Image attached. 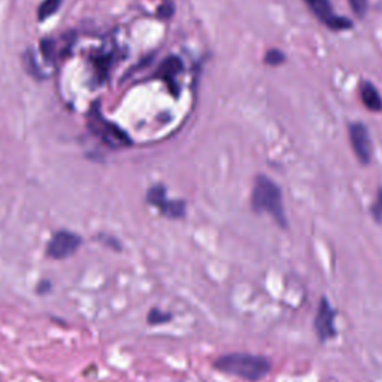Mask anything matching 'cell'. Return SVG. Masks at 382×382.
Here are the masks:
<instances>
[{
  "label": "cell",
  "instance_id": "obj_1",
  "mask_svg": "<svg viewBox=\"0 0 382 382\" xmlns=\"http://www.w3.org/2000/svg\"><path fill=\"white\" fill-rule=\"evenodd\" d=\"M251 206L254 212L267 214L275 220L281 229L289 227V218H286L282 191L279 185L267 178L266 175H259L254 182V188L251 193Z\"/></svg>",
  "mask_w": 382,
  "mask_h": 382
},
{
  "label": "cell",
  "instance_id": "obj_2",
  "mask_svg": "<svg viewBox=\"0 0 382 382\" xmlns=\"http://www.w3.org/2000/svg\"><path fill=\"white\" fill-rule=\"evenodd\" d=\"M214 366L217 371L222 373L233 375L251 382L263 379L270 372V369H272V364H270L269 358L247 353H233L222 356L214 363Z\"/></svg>",
  "mask_w": 382,
  "mask_h": 382
},
{
  "label": "cell",
  "instance_id": "obj_3",
  "mask_svg": "<svg viewBox=\"0 0 382 382\" xmlns=\"http://www.w3.org/2000/svg\"><path fill=\"white\" fill-rule=\"evenodd\" d=\"M88 125L93 130V133L98 135L109 147L123 148V147H129L132 143L130 138L127 136L120 127L106 121L98 109L91 110V114L88 117Z\"/></svg>",
  "mask_w": 382,
  "mask_h": 382
},
{
  "label": "cell",
  "instance_id": "obj_4",
  "mask_svg": "<svg viewBox=\"0 0 382 382\" xmlns=\"http://www.w3.org/2000/svg\"><path fill=\"white\" fill-rule=\"evenodd\" d=\"M314 327L318 339L321 342L336 338V311L331 308L327 297H321L320 300V306H318L314 320Z\"/></svg>",
  "mask_w": 382,
  "mask_h": 382
},
{
  "label": "cell",
  "instance_id": "obj_5",
  "mask_svg": "<svg viewBox=\"0 0 382 382\" xmlns=\"http://www.w3.org/2000/svg\"><path fill=\"white\" fill-rule=\"evenodd\" d=\"M81 242H83L81 237L78 234L69 230H60L54 233L51 241L48 242L46 256L56 260L66 259L72 256V254L79 248V245H81Z\"/></svg>",
  "mask_w": 382,
  "mask_h": 382
},
{
  "label": "cell",
  "instance_id": "obj_6",
  "mask_svg": "<svg viewBox=\"0 0 382 382\" xmlns=\"http://www.w3.org/2000/svg\"><path fill=\"white\" fill-rule=\"evenodd\" d=\"M349 142H351L353 151L357 160L361 165H369L372 160V139L369 135L368 127L363 123H353L348 127Z\"/></svg>",
  "mask_w": 382,
  "mask_h": 382
},
{
  "label": "cell",
  "instance_id": "obj_7",
  "mask_svg": "<svg viewBox=\"0 0 382 382\" xmlns=\"http://www.w3.org/2000/svg\"><path fill=\"white\" fill-rule=\"evenodd\" d=\"M147 200L167 218H182L185 215V203L182 200H169L166 188L160 184L148 190Z\"/></svg>",
  "mask_w": 382,
  "mask_h": 382
},
{
  "label": "cell",
  "instance_id": "obj_8",
  "mask_svg": "<svg viewBox=\"0 0 382 382\" xmlns=\"http://www.w3.org/2000/svg\"><path fill=\"white\" fill-rule=\"evenodd\" d=\"M305 2L315 17L320 21L326 23V26H329L330 29L345 30L351 27V21L344 17H338V15L333 12L330 0H305Z\"/></svg>",
  "mask_w": 382,
  "mask_h": 382
},
{
  "label": "cell",
  "instance_id": "obj_9",
  "mask_svg": "<svg viewBox=\"0 0 382 382\" xmlns=\"http://www.w3.org/2000/svg\"><path fill=\"white\" fill-rule=\"evenodd\" d=\"M360 96H361V102L369 110H373V113H379V110H382V100L379 98L376 88L371 83L361 84Z\"/></svg>",
  "mask_w": 382,
  "mask_h": 382
},
{
  "label": "cell",
  "instance_id": "obj_10",
  "mask_svg": "<svg viewBox=\"0 0 382 382\" xmlns=\"http://www.w3.org/2000/svg\"><path fill=\"white\" fill-rule=\"evenodd\" d=\"M182 69V63L177 57H169L163 61V65L160 66V75L165 81L169 83V86H175V76H177Z\"/></svg>",
  "mask_w": 382,
  "mask_h": 382
},
{
  "label": "cell",
  "instance_id": "obj_11",
  "mask_svg": "<svg viewBox=\"0 0 382 382\" xmlns=\"http://www.w3.org/2000/svg\"><path fill=\"white\" fill-rule=\"evenodd\" d=\"M61 4H63V0H43L42 5L38 9L39 20L42 21V20L50 19L51 15H54L60 9Z\"/></svg>",
  "mask_w": 382,
  "mask_h": 382
},
{
  "label": "cell",
  "instance_id": "obj_12",
  "mask_svg": "<svg viewBox=\"0 0 382 382\" xmlns=\"http://www.w3.org/2000/svg\"><path fill=\"white\" fill-rule=\"evenodd\" d=\"M371 214L376 222H382V187H379L376 197L371 205Z\"/></svg>",
  "mask_w": 382,
  "mask_h": 382
},
{
  "label": "cell",
  "instance_id": "obj_13",
  "mask_svg": "<svg viewBox=\"0 0 382 382\" xmlns=\"http://www.w3.org/2000/svg\"><path fill=\"white\" fill-rule=\"evenodd\" d=\"M170 318H172L170 314H165V312L158 311V309H153V311L148 314V323H150V324H162V323L169 321Z\"/></svg>",
  "mask_w": 382,
  "mask_h": 382
},
{
  "label": "cell",
  "instance_id": "obj_14",
  "mask_svg": "<svg viewBox=\"0 0 382 382\" xmlns=\"http://www.w3.org/2000/svg\"><path fill=\"white\" fill-rule=\"evenodd\" d=\"M284 60H285V56L279 50H270V51H267V54L264 57V61L270 66L282 65Z\"/></svg>",
  "mask_w": 382,
  "mask_h": 382
},
{
  "label": "cell",
  "instance_id": "obj_15",
  "mask_svg": "<svg viewBox=\"0 0 382 382\" xmlns=\"http://www.w3.org/2000/svg\"><path fill=\"white\" fill-rule=\"evenodd\" d=\"M41 50H42V53H43V56L46 58H53L54 57V43H53V41H50V39L42 41L41 42Z\"/></svg>",
  "mask_w": 382,
  "mask_h": 382
},
{
  "label": "cell",
  "instance_id": "obj_16",
  "mask_svg": "<svg viewBox=\"0 0 382 382\" xmlns=\"http://www.w3.org/2000/svg\"><path fill=\"white\" fill-rule=\"evenodd\" d=\"M349 5H351L357 15H363L366 8H368V0H349Z\"/></svg>",
  "mask_w": 382,
  "mask_h": 382
},
{
  "label": "cell",
  "instance_id": "obj_17",
  "mask_svg": "<svg viewBox=\"0 0 382 382\" xmlns=\"http://www.w3.org/2000/svg\"><path fill=\"white\" fill-rule=\"evenodd\" d=\"M173 11H175V6H173V4L170 2V0H167V2L160 8V9H158V17H162V19H169L170 17V15L173 14Z\"/></svg>",
  "mask_w": 382,
  "mask_h": 382
}]
</instances>
